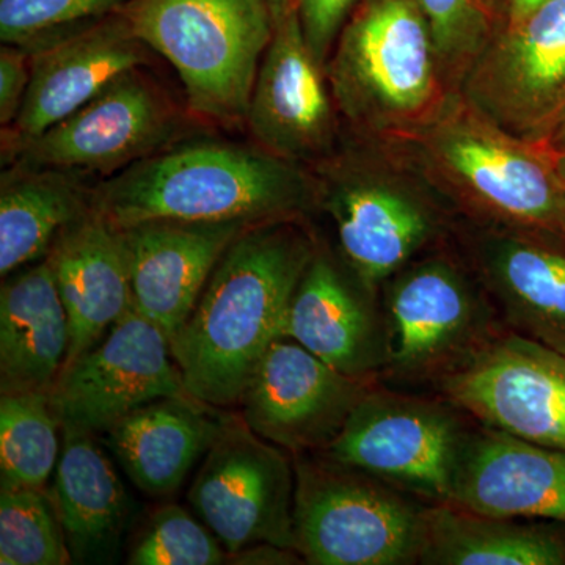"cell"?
Here are the masks:
<instances>
[{
    "label": "cell",
    "instance_id": "6da1fadb",
    "mask_svg": "<svg viewBox=\"0 0 565 565\" xmlns=\"http://www.w3.org/2000/svg\"><path fill=\"white\" fill-rule=\"evenodd\" d=\"M318 245L296 221L245 230L222 256L170 349L195 399L239 405L256 367L286 338L289 307Z\"/></svg>",
    "mask_w": 565,
    "mask_h": 565
},
{
    "label": "cell",
    "instance_id": "7a4b0ae2",
    "mask_svg": "<svg viewBox=\"0 0 565 565\" xmlns=\"http://www.w3.org/2000/svg\"><path fill=\"white\" fill-rule=\"evenodd\" d=\"M318 196L303 170L273 152L195 141L158 152L102 182L92 210L118 230L148 222L296 221Z\"/></svg>",
    "mask_w": 565,
    "mask_h": 565
},
{
    "label": "cell",
    "instance_id": "3957f363",
    "mask_svg": "<svg viewBox=\"0 0 565 565\" xmlns=\"http://www.w3.org/2000/svg\"><path fill=\"white\" fill-rule=\"evenodd\" d=\"M118 11L137 39L172 63L195 114L245 121L274 35L266 0H131Z\"/></svg>",
    "mask_w": 565,
    "mask_h": 565
},
{
    "label": "cell",
    "instance_id": "277c9868",
    "mask_svg": "<svg viewBox=\"0 0 565 565\" xmlns=\"http://www.w3.org/2000/svg\"><path fill=\"white\" fill-rule=\"evenodd\" d=\"M327 73L340 110L370 132L411 131L444 104V74L418 0H364Z\"/></svg>",
    "mask_w": 565,
    "mask_h": 565
},
{
    "label": "cell",
    "instance_id": "5b68a950",
    "mask_svg": "<svg viewBox=\"0 0 565 565\" xmlns=\"http://www.w3.org/2000/svg\"><path fill=\"white\" fill-rule=\"evenodd\" d=\"M424 159L486 225L565 233V189L553 158L515 139L460 99L418 126Z\"/></svg>",
    "mask_w": 565,
    "mask_h": 565
},
{
    "label": "cell",
    "instance_id": "8992f818",
    "mask_svg": "<svg viewBox=\"0 0 565 565\" xmlns=\"http://www.w3.org/2000/svg\"><path fill=\"white\" fill-rule=\"evenodd\" d=\"M294 548L311 565L419 564L427 503L321 452L294 459Z\"/></svg>",
    "mask_w": 565,
    "mask_h": 565
},
{
    "label": "cell",
    "instance_id": "52a82bcc",
    "mask_svg": "<svg viewBox=\"0 0 565 565\" xmlns=\"http://www.w3.org/2000/svg\"><path fill=\"white\" fill-rule=\"evenodd\" d=\"M382 377L438 385L481 351L503 323L479 282L445 255L414 259L384 288Z\"/></svg>",
    "mask_w": 565,
    "mask_h": 565
},
{
    "label": "cell",
    "instance_id": "ba28073f",
    "mask_svg": "<svg viewBox=\"0 0 565 565\" xmlns=\"http://www.w3.org/2000/svg\"><path fill=\"white\" fill-rule=\"evenodd\" d=\"M451 401L374 385L321 455L427 504L449 503L471 427Z\"/></svg>",
    "mask_w": 565,
    "mask_h": 565
},
{
    "label": "cell",
    "instance_id": "9c48e42d",
    "mask_svg": "<svg viewBox=\"0 0 565 565\" xmlns=\"http://www.w3.org/2000/svg\"><path fill=\"white\" fill-rule=\"evenodd\" d=\"M462 99L509 136L541 143L565 109V0L505 24L463 74Z\"/></svg>",
    "mask_w": 565,
    "mask_h": 565
},
{
    "label": "cell",
    "instance_id": "30bf717a",
    "mask_svg": "<svg viewBox=\"0 0 565 565\" xmlns=\"http://www.w3.org/2000/svg\"><path fill=\"white\" fill-rule=\"evenodd\" d=\"M294 487L285 449L232 416L203 457L188 500L228 555L262 542L294 548Z\"/></svg>",
    "mask_w": 565,
    "mask_h": 565
},
{
    "label": "cell",
    "instance_id": "8fae6325",
    "mask_svg": "<svg viewBox=\"0 0 565 565\" xmlns=\"http://www.w3.org/2000/svg\"><path fill=\"white\" fill-rule=\"evenodd\" d=\"M481 426L565 449V353L503 330L437 385Z\"/></svg>",
    "mask_w": 565,
    "mask_h": 565
},
{
    "label": "cell",
    "instance_id": "7c38bea8",
    "mask_svg": "<svg viewBox=\"0 0 565 565\" xmlns=\"http://www.w3.org/2000/svg\"><path fill=\"white\" fill-rule=\"evenodd\" d=\"M191 396L167 334L136 310L62 371L51 390L62 426L104 434L162 397Z\"/></svg>",
    "mask_w": 565,
    "mask_h": 565
},
{
    "label": "cell",
    "instance_id": "4fadbf2b",
    "mask_svg": "<svg viewBox=\"0 0 565 565\" xmlns=\"http://www.w3.org/2000/svg\"><path fill=\"white\" fill-rule=\"evenodd\" d=\"M345 266L377 292L438 239L440 211L415 185L377 170L349 169L323 188Z\"/></svg>",
    "mask_w": 565,
    "mask_h": 565
},
{
    "label": "cell",
    "instance_id": "5bb4252c",
    "mask_svg": "<svg viewBox=\"0 0 565 565\" xmlns=\"http://www.w3.org/2000/svg\"><path fill=\"white\" fill-rule=\"evenodd\" d=\"M374 385L281 338L256 367L239 403L241 418L258 437L294 456L322 452Z\"/></svg>",
    "mask_w": 565,
    "mask_h": 565
},
{
    "label": "cell",
    "instance_id": "9a60e30c",
    "mask_svg": "<svg viewBox=\"0 0 565 565\" xmlns=\"http://www.w3.org/2000/svg\"><path fill=\"white\" fill-rule=\"evenodd\" d=\"M173 128L169 107L132 71L13 154L29 169L107 173L154 154Z\"/></svg>",
    "mask_w": 565,
    "mask_h": 565
},
{
    "label": "cell",
    "instance_id": "2e32d148",
    "mask_svg": "<svg viewBox=\"0 0 565 565\" xmlns=\"http://www.w3.org/2000/svg\"><path fill=\"white\" fill-rule=\"evenodd\" d=\"M322 68L305 40L297 6L275 13L245 118L263 150L294 163L332 150L337 126Z\"/></svg>",
    "mask_w": 565,
    "mask_h": 565
},
{
    "label": "cell",
    "instance_id": "e0dca14e",
    "mask_svg": "<svg viewBox=\"0 0 565 565\" xmlns=\"http://www.w3.org/2000/svg\"><path fill=\"white\" fill-rule=\"evenodd\" d=\"M470 247L505 330L565 353V233L484 225Z\"/></svg>",
    "mask_w": 565,
    "mask_h": 565
},
{
    "label": "cell",
    "instance_id": "ac0fdd59",
    "mask_svg": "<svg viewBox=\"0 0 565 565\" xmlns=\"http://www.w3.org/2000/svg\"><path fill=\"white\" fill-rule=\"evenodd\" d=\"M150 47L137 39L120 11L90 28L33 52L31 84L6 145L18 150L85 104L110 84L147 62Z\"/></svg>",
    "mask_w": 565,
    "mask_h": 565
},
{
    "label": "cell",
    "instance_id": "d6986e66",
    "mask_svg": "<svg viewBox=\"0 0 565 565\" xmlns=\"http://www.w3.org/2000/svg\"><path fill=\"white\" fill-rule=\"evenodd\" d=\"M256 225L148 222L121 230L134 310L170 341L182 329L230 245Z\"/></svg>",
    "mask_w": 565,
    "mask_h": 565
},
{
    "label": "cell",
    "instance_id": "ffe728a7",
    "mask_svg": "<svg viewBox=\"0 0 565 565\" xmlns=\"http://www.w3.org/2000/svg\"><path fill=\"white\" fill-rule=\"evenodd\" d=\"M374 297L318 247L294 292L286 338L340 373L377 381L385 364V323Z\"/></svg>",
    "mask_w": 565,
    "mask_h": 565
},
{
    "label": "cell",
    "instance_id": "44dd1931",
    "mask_svg": "<svg viewBox=\"0 0 565 565\" xmlns=\"http://www.w3.org/2000/svg\"><path fill=\"white\" fill-rule=\"evenodd\" d=\"M449 504L565 525V449L478 427L465 446Z\"/></svg>",
    "mask_w": 565,
    "mask_h": 565
},
{
    "label": "cell",
    "instance_id": "7402d4cb",
    "mask_svg": "<svg viewBox=\"0 0 565 565\" xmlns=\"http://www.w3.org/2000/svg\"><path fill=\"white\" fill-rule=\"evenodd\" d=\"M46 258L68 315L65 370L134 310L128 253L121 230L90 207L57 237Z\"/></svg>",
    "mask_w": 565,
    "mask_h": 565
},
{
    "label": "cell",
    "instance_id": "603a6c76",
    "mask_svg": "<svg viewBox=\"0 0 565 565\" xmlns=\"http://www.w3.org/2000/svg\"><path fill=\"white\" fill-rule=\"evenodd\" d=\"M193 396L162 397L137 408L104 433L132 484L151 497L180 490L232 416Z\"/></svg>",
    "mask_w": 565,
    "mask_h": 565
},
{
    "label": "cell",
    "instance_id": "cb8c5ba5",
    "mask_svg": "<svg viewBox=\"0 0 565 565\" xmlns=\"http://www.w3.org/2000/svg\"><path fill=\"white\" fill-rule=\"evenodd\" d=\"M51 489L73 564H110L131 516V500L95 434L62 426Z\"/></svg>",
    "mask_w": 565,
    "mask_h": 565
},
{
    "label": "cell",
    "instance_id": "d4e9b609",
    "mask_svg": "<svg viewBox=\"0 0 565 565\" xmlns=\"http://www.w3.org/2000/svg\"><path fill=\"white\" fill-rule=\"evenodd\" d=\"M68 348V315L44 256L10 274L0 291V392H51Z\"/></svg>",
    "mask_w": 565,
    "mask_h": 565
},
{
    "label": "cell",
    "instance_id": "484cf974",
    "mask_svg": "<svg viewBox=\"0 0 565 565\" xmlns=\"http://www.w3.org/2000/svg\"><path fill=\"white\" fill-rule=\"evenodd\" d=\"M555 525L429 504L419 564L565 565V535Z\"/></svg>",
    "mask_w": 565,
    "mask_h": 565
},
{
    "label": "cell",
    "instance_id": "4316f807",
    "mask_svg": "<svg viewBox=\"0 0 565 565\" xmlns=\"http://www.w3.org/2000/svg\"><path fill=\"white\" fill-rule=\"evenodd\" d=\"M0 189V274L47 256L57 237L90 211V196L68 173L18 166Z\"/></svg>",
    "mask_w": 565,
    "mask_h": 565
},
{
    "label": "cell",
    "instance_id": "83f0119b",
    "mask_svg": "<svg viewBox=\"0 0 565 565\" xmlns=\"http://www.w3.org/2000/svg\"><path fill=\"white\" fill-rule=\"evenodd\" d=\"M62 427L51 392L0 397V486L44 489L57 468Z\"/></svg>",
    "mask_w": 565,
    "mask_h": 565
},
{
    "label": "cell",
    "instance_id": "f1b7e54d",
    "mask_svg": "<svg viewBox=\"0 0 565 565\" xmlns=\"http://www.w3.org/2000/svg\"><path fill=\"white\" fill-rule=\"evenodd\" d=\"M0 564H73L61 519L44 489L0 486Z\"/></svg>",
    "mask_w": 565,
    "mask_h": 565
},
{
    "label": "cell",
    "instance_id": "f546056e",
    "mask_svg": "<svg viewBox=\"0 0 565 565\" xmlns=\"http://www.w3.org/2000/svg\"><path fill=\"white\" fill-rule=\"evenodd\" d=\"M444 79L462 81L475 58L508 22V0H418Z\"/></svg>",
    "mask_w": 565,
    "mask_h": 565
},
{
    "label": "cell",
    "instance_id": "4dcf8cb0",
    "mask_svg": "<svg viewBox=\"0 0 565 565\" xmlns=\"http://www.w3.org/2000/svg\"><path fill=\"white\" fill-rule=\"evenodd\" d=\"M131 0H0V40L33 52L90 28Z\"/></svg>",
    "mask_w": 565,
    "mask_h": 565
},
{
    "label": "cell",
    "instance_id": "1f68e13d",
    "mask_svg": "<svg viewBox=\"0 0 565 565\" xmlns=\"http://www.w3.org/2000/svg\"><path fill=\"white\" fill-rule=\"evenodd\" d=\"M126 563L218 565L228 563V552L199 516L181 505L167 504L152 512L129 548Z\"/></svg>",
    "mask_w": 565,
    "mask_h": 565
},
{
    "label": "cell",
    "instance_id": "d6a6232c",
    "mask_svg": "<svg viewBox=\"0 0 565 565\" xmlns=\"http://www.w3.org/2000/svg\"><path fill=\"white\" fill-rule=\"evenodd\" d=\"M359 0H297V13L308 47L326 65Z\"/></svg>",
    "mask_w": 565,
    "mask_h": 565
},
{
    "label": "cell",
    "instance_id": "836d02e7",
    "mask_svg": "<svg viewBox=\"0 0 565 565\" xmlns=\"http://www.w3.org/2000/svg\"><path fill=\"white\" fill-rule=\"evenodd\" d=\"M32 54L3 44L0 50V122L9 129L24 104L31 84Z\"/></svg>",
    "mask_w": 565,
    "mask_h": 565
},
{
    "label": "cell",
    "instance_id": "e575fe53",
    "mask_svg": "<svg viewBox=\"0 0 565 565\" xmlns=\"http://www.w3.org/2000/svg\"><path fill=\"white\" fill-rule=\"evenodd\" d=\"M230 564L239 565H292L302 564V556L299 552L288 546H280L275 544H255L245 546L236 553H230Z\"/></svg>",
    "mask_w": 565,
    "mask_h": 565
},
{
    "label": "cell",
    "instance_id": "d590c367",
    "mask_svg": "<svg viewBox=\"0 0 565 565\" xmlns=\"http://www.w3.org/2000/svg\"><path fill=\"white\" fill-rule=\"evenodd\" d=\"M539 147L544 148L550 156L565 152V109L561 111L559 117L553 122Z\"/></svg>",
    "mask_w": 565,
    "mask_h": 565
},
{
    "label": "cell",
    "instance_id": "8d00e7d4",
    "mask_svg": "<svg viewBox=\"0 0 565 565\" xmlns=\"http://www.w3.org/2000/svg\"><path fill=\"white\" fill-rule=\"evenodd\" d=\"M550 0H508V22L522 21Z\"/></svg>",
    "mask_w": 565,
    "mask_h": 565
},
{
    "label": "cell",
    "instance_id": "74e56055",
    "mask_svg": "<svg viewBox=\"0 0 565 565\" xmlns=\"http://www.w3.org/2000/svg\"><path fill=\"white\" fill-rule=\"evenodd\" d=\"M297 0H266L267 6L273 10V14L280 13L282 10L291 9Z\"/></svg>",
    "mask_w": 565,
    "mask_h": 565
},
{
    "label": "cell",
    "instance_id": "f35d334b",
    "mask_svg": "<svg viewBox=\"0 0 565 565\" xmlns=\"http://www.w3.org/2000/svg\"><path fill=\"white\" fill-rule=\"evenodd\" d=\"M553 166H555V170L557 173V178L563 182L565 189V152L563 154L552 156Z\"/></svg>",
    "mask_w": 565,
    "mask_h": 565
}]
</instances>
